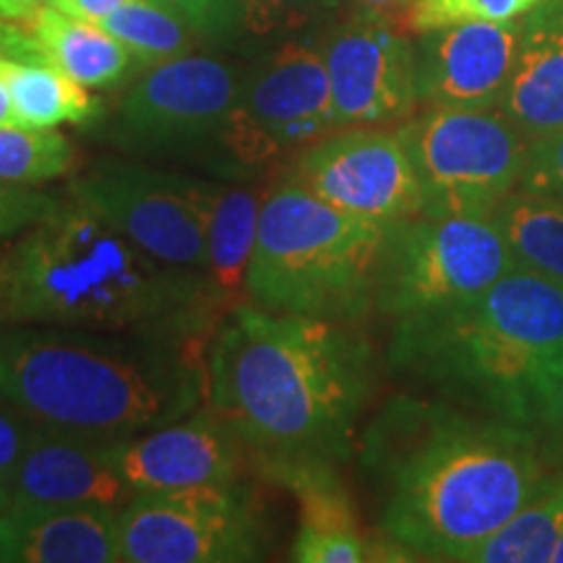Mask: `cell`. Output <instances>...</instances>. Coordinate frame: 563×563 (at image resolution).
Instances as JSON below:
<instances>
[{"label":"cell","mask_w":563,"mask_h":563,"mask_svg":"<svg viewBox=\"0 0 563 563\" xmlns=\"http://www.w3.org/2000/svg\"><path fill=\"white\" fill-rule=\"evenodd\" d=\"M373 389V347L347 321L241 302L209 340L207 402L277 485L347 462Z\"/></svg>","instance_id":"1"},{"label":"cell","mask_w":563,"mask_h":563,"mask_svg":"<svg viewBox=\"0 0 563 563\" xmlns=\"http://www.w3.org/2000/svg\"><path fill=\"white\" fill-rule=\"evenodd\" d=\"M538 435L517 422L397 397L363 435L378 527L407 559L470 563L545 481Z\"/></svg>","instance_id":"2"},{"label":"cell","mask_w":563,"mask_h":563,"mask_svg":"<svg viewBox=\"0 0 563 563\" xmlns=\"http://www.w3.org/2000/svg\"><path fill=\"white\" fill-rule=\"evenodd\" d=\"M0 323L207 344L222 321L203 272L150 256L70 196L0 245Z\"/></svg>","instance_id":"3"},{"label":"cell","mask_w":563,"mask_h":563,"mask_svg":"<svg viewBox=\"0 0 563 563\" xmlns=\"http://www.w3.org/2000/svg\"><path fill=\"white\" fill-rule=\"evenodd\" d=\"M201 355L157 334L0 323V394L42 428L125 441L199 410Z\"/></svg>","instance_id":"4"},{"label":"cell","mask_w":563,"mask_h":563,"mask_svg":"<svg viewBox=\"0 0 563 563\" xmlns=\"http://www.w3.org/2000/svg\"><path fill=\"white\" fill-rule=\"evenodd\" d=\"M563 357V285L514 269L475 298L394 319L389 363L490 418L530 428L532 391Z\"/></svg>","instance_id":"5"},{"label":"cell","mask_w":563,"mask_h":563,"mask_svg":"<svg viewBox=\"0 0 563 563\" xmlns=\"http://www.w3.org/2000/svg\"><path fill=\"white\" fill-rule=\"evenodd\" d=\"M384 241L386 224L285 178L262 201L245 295L272 313L352 323L376 308Z\"/></svg>","instance_id":"6"},{"label":"cell","mask_w":563,"mask_h":563,"mask_svg":"<svg viewBox=\"0 0 563 563\" xmlns=\"http://www.w3.org/2000/svg\"><path fill=\"white\" fill-rule=\"evenodd\" d=\"M519 269L490 217L415 214L386 224L376 308L391 319L456 306Z\"/></svg>","instance_id":"7"},{"label":"cell","mask_w":563,"mask_h":563,"mask_svg":"<svg viewBox=\"0 0 563 563\" xmlns=\"http://www.w3.org/2000/svg\"><path fill=\"white\" fill-rule=\"evenodd\" d=\"M397 133L428 217H490L517 191L530 144L501 110L426 108Z\"/></svg>","instance_id":"8"},{"label":"cell","mask_w":563,"mask_h":563,"mask_svg":"<svg viewBox=\"0 0 563 563\" xmlns=\"http://www.w3.org/2000/svg\"><path fill=\"white\" fill-rule=\"evenodd\" d=\"M336 131L332 84L319 47L287 42L245 70L209 170L220 178L262 175L272 162Z\"/></svg>","instance_id":"9"},{"label":"cell","mask_w":563,"mask_h":563,"mask_svg":"<svg viewBox=\"0 0 563 563\" xmlns=\"http://www.w3.org/2000/svg\"><path fill=\"white\" fill-rule=\"evenodd\" d=\"M243 79L235 63L196 53L144 68L108 139L139 159L196 162L209 170Z\"/></svg>","instance_id":"10"},{"label":"cell","mask_w":563,"mask_h":563,"mask_svg":"<svg viewBox=\"0 0 563 563\" xmlns=\"http://www.w3.org/2000/svg\"><path fill=\"white\" fill-rule=\"evenodd\" d=\"M222 191L224 183L121 159L95 162L68 183L76 201L141 251L194 272L207 269L209 224Z\"/></svg>","instance_id":"11"},{"label":"cell","mask_w":563,"mask_h":563,"mask_svg":"<svg viewBox=\"0 0 563 563\" xmlns=\"http://www.w3.org/2000/svg\"><path fill=\"white\" fill-rule=\"evenodd\" d=\"M123 563L264 559V530L238 485L136 493L118 511Z\"/></svg>","instance_id":"12"},{"label":"cell","mask_w":563,"mask_h":563,"mask_svg":"<svg viewBox=\"0 0 563 563\" xmlns=\"http://www.w3.org/2000/svg\"><path fill=\"white\" fill-rule=\"evenodd\" d=\"M287 178L332 207L382 224L422 211L412 159L397 131L350 125L306 146Z\"/></svg>","instance_id":"13"},{"label":"cell","mask_w":563,"mask_h":563,"mask_svg":"<svg viewBox=\"0 0 563 563\" xmlns=\"http://www.w3.org/2000/svg\"><path fill=\"white\" fill-rule=\"evenodd\" d=\"M319 51L332 84L336 129L415 115V45L405 30L355 11L327 32Z\"/></svg>","instance_id":"14"},{"label":"cell","mask_w":563,"mask_h":563,"mask_svg":"<svg viewBox=\"0 0 563 563\" xmlns=\"http://www.w3.org/2000/svg\"><path fill=\"white\" fill-rule=\"evenodd\" d=\"M522 19L462 21L420 32L415 91L422 108L501 110L517 63Z\"/></svg>","instance_id":"15"},{"label":"cell","mask_w":563,"mask_h":563,"mask_svg":"<svg viewBox=\"0 0 563 563\" xmlns=\"http://www.w3.org/2000/svg\"><path fill=\"white\" fill-rule=\"evenodd\" d=\"M245 454L238 433L211 407L118 446V462L136 493L238 485Z\"/></svg>","instance_id":"16"},{"label":"cell","mask_w":563,"mask_h":563,"mask_svg":"<svg viewBox=\"0 0 563 563\" xmlns=\"http://www.w3.org/2000/svg\"><path fill=\"white\" fill-rule=\"evenodd\" d=\"M121 441L42 428L11 477V509L108 506L121 511L136 496L118 462Z\"/></svg>","instance_id":"17"},{"label":"cell","mask_w":563,"mask_h":563,"mask_svg":"<svg viewBox=\"0 0 563 563\" xmlns=\"http://www.w3.org/2000/svg\"><path fill=\"white\" fill-rule=\"evenodd\" d=\"M0 561H121L118 511L108 506H30L0 514Z\"/></svg>","instance_id":"18"},{"label":"cell","mask_w":563,"mask_h":563,"mask_svg":"<svg viewBox=\"0 0 563 563\" xmlns=\"http://www.w3.org/2000/svg\"><path fill=\"white\" fill-rule=\"evenodd\" d=\"M501 112L527 141L563 129V0H543L522 16Z\"/></svg>","instance_id":"19"},{"label":"cell","mask_w":563,"mask_h":563,"mask_svg":"<svg viewBox=\"0 0 563 563\" xmlns=\"http://www.w3.org/2000/svg\"><path fill=\"white\" fill-rule=\"evenodd\" d=\"M300 504L292 561L300 563H363L399 561L397 548L376 545L357 525L355 506L336 467H311L282 481Z\"/></svg>","instance_id":"20"},{"label":"cell","mask_w":563,"mask_h":563,"mask_svg":"<svg viewBox=\"0 0 563 563\" xmlns=\"http://www.w3.org/2000/svg\"><path fill=\"white\" fill-rule=\"evenodd\" d=\"M42 63L63 70L87 89H108L125 79L131 53L104 26L45 5L32 21Z\"/></svg>","instance_id":"21"},{"label":"cell","mask_w":563,"mask_h":563,"mask_svg":"<svg viewBox=\"0 0 563 563\" xmlns=\"http://www.w3.org/2000/svg\"><path fill=\"white\" fill-rule=\"evenodd\" d=\"M258 214H262V199L256 191L224 186L211 214L209 262L203 269L209 300L220 321L241 302H249L245 274H249L253 245H256Z\"/></svg>","instance_id":"22"},{"label":"cell","mask_w":563,"mask_h":563,"mask_svg":"<svg viewBox=\"0 0 563 563\" xmlns=\"http://www.w3.org/2000/svg\"><path fill=\"white\" fill-rule=\"evenodd\" d=\"M0 79L9 87L19 125L24 129L84 125L100 115V100H95L84 84L47 63L0 58Z\"/></svg>","instance_id":"23"},{"label":"cell","mask_w":563,"mask_h":563,"mask_svg":"<svg viewBox=\"0 0 563 563\" xmlns=\"http://www.w3.org/2000/svg\"><path fill=\"white\" fill-rule=\"evenodd\" d=\"M490 220L519 269L563 285V207L517 188L493 209Z\"/></svg>","instance_id":"24"},{"label":"cell","mask_w":563,"mask_h":563,"mask_svg":"<svg viewBox=\"0 0 563 563\" xmlns=\"http://www.w3.org/2000/svg\"><path fill=\"white\" fill-rule=\"evenodd\" d=\"M563 538V473L548 475L538 493L470 555V563H548Z\"/></svg>","instance_id":"25"},{"label":"cell","mask_w":563,"mask_h":563,"mask_svg":"<svg viewBox=\"0 0 563 563\" xmlns=\"http://www.w3.org/2000/svg\"><path fill=\"white\" fill-rule=\"evenodd\" d=\"M141 68L191 55L201 34L159 0H131L100 21Z\"/></svg>","instance_id":"26"},{"label":"cell","mask_w":563,"mask_h":563,"mask_svg":"<svg viewBox=\"0 0 563 563\" xmlns=\"http://www.w3.org/2000/svg\"><path fill=\"white\" fill-rule=\"evenodd\" d=\"M76 162L74 144L53 129L0 125V180L37 186L66 175Z\"/></svg>","instance_id":"27"},{"label":"cell","mask_w":563,"mask_h":563,"mask_svg":"<svg viewBox=\"0 0 563 563\" xmlns=\"http://www.w3.org/2000/svg\"><path fill=\"white\" fill-rule=\"evenodd\" d=\"M238 5L241 34L272 40L329 24L342 11L344 0H238Z\"/></svg>","instance_id":"28"},{"label":"cell","mask_w":563,"mask_h":563,"mask_svg":"<svg viewBox=\"0 0 563 563\" xmlns=\"http://www.w3.org/2000/svg\"><path fill=\"white\" fill-rule=\"evenodd\" d=\"M540 3L543 0H418L410 16V32L420 34L462 21L522 19Z\"/></svg>","instance_id":"29"},{"label":"cell","mask_w":563,"mask_h":563,"mask_svg":"<svg viewBox=\"0 0 563 563\" xmlns=\"http://www.w3.org/2000/svg\"><path fill=\"white\" fill-rule=\"evenodd\" d=\"M530 431L538 435L548 462L563 464V357L534 382Z\"/></svg>","instance_id":"30"},{"label":"cell","mask_w":563,"mask_h":563,"mask_svg":"<svg viewBox=\"0 0 563 563\" xmlns=\"http://www.w3.org/2000/svg\"><path fill=\"white\" fill-rule=\"evenodd\" d=\"M517 188L563 207V129L527 144L522 178Z\"/></svg>","instance_id":"31"},{"label":"cell","mask_w":563,"mask_h":563,"mask_svg":"<svg viewBox=\"0 0 563 563\" xmlns=\"http://www.w3.org/2000/svg\"><path fill=\"white\" fill-rule=\"evenodd\" d=\"M183 16L201 40L230 42L241 34V5L238 0H159Z\"/></svg>","instance_id":"32"},{"label":"cell","mask_w":563,"mask_h":563,"mask_svg":"<svg viewBox=\"0 0 563 563\" xmlns=\"http://www.w3.org/2000/svg\"><path fill=\"white\" fill-rule=\"evenodd\" d=\"M58 201L60 199L51 194L32 191V186L0 180V245L37 224L45 214H51L58 207Z\"/></svg>","instance_id":"33"},{"label":"cell","mask_w":563,"mask_h":563,"mask_svg":"<svg viewBox=\"0 0 563 563\" xmlns=\"http://www.w3.org/2000/svg\"><path fill=\"white\" fill-rule=\"evenodd\" d=\"M40 431L42 426H37L30 415L21 412L16 405L0 394V477H5L9 485L21 456L26 454V449L37 439Z\"/></svg>","instance_id":"34"},{"label":"cell","mask_w":563,"mask_h":563,"mask_svg":"<svg viewBox=\"0 0 563 563\" xmlns=\"http://www.w3.org/2000/svg\"><path fill=\"white\" fill-rule=\"evenodd\" d=\"M415 3H418V0H352L357 13L389 21V24L399 26V30H410Z\"/></svg>","instance_id":"35"},{"label":"cell","mask_w":563,"mask_h":563,"mask_svg":"<svg viewBox=\"0 0 563 563\" xmlns=\"http://www.w3.org/2000/svg\"><path fill=\"white\" fill-rule=\"evenodd\" d=\"M129 3L131 0H53L51 5H55V9L63 13H68V16L100 24L104 16H110L112 11L123 9V5Z\"/></svg>","instance_id":"36"},{"label":"cell","mask_w":563,"mask_h":563,"mask_svg":"<svg viewBox=\"0 0 563 563\" xmlns=\"http://www.w3.org/2000/svg\"><path fill=\"white\" fill-rule=\"evenodd\" d=\"M53 0H0V16L11 21H32Z\"/></svg>","instance_id":"37"},{"label":"cell","mask_w":563,"mask_h":563,"mask_svg":"<svg viewBox=\"0 0 563 563\" xmlns=\"http://www.w3.org/2000/svg\"><path fill=\"white\" fill-rule=\"evenodd\" d=\"M11 509V485L5 477H0V514Z\"/></svg>","instance_id":"38"},{"label":"cell","mask_w":563,"mask_h":563,"mask_svg":"<svg viewBox=\"0 0 563 563\" xmlns=\"http://www.w3.org/2000/svg\"><path fill=\"white\" fill-rule=\"evenodd\" d=\"M553 563H563V538H561V543L555 545V553H553Z\"/></svg>","instance_id":"39"}]
</instances>
